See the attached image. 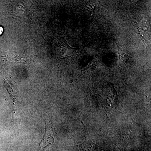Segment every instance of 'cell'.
<instances>
[{"label":"cell","mask_w":151,"mask_h":151,"mask_svg":"<svg viewBox=\"0 0 151 151\" xmlns=\"http://www.w3.org/2000/svg\"><path fill=\"white\" fill-rule=\"evenodd\" d=\"M54 142V139L50 134V131L48 126H45V132L43 138L40 144L38 151H45L49 146L53 144Z\"/></svg>","instance_id":"6da1fadb"},{"label":"cell","mask_w":151,"mask_h":151,"mask_svg":"<svg viewBox=\"0 0 151 151\" xmlns=\"http://www.w3.org/2000/svg\"><path fill=\"white\" fill-rule=\"evenodd\" d=\"M72 151H103L100 148L91 141L84 142L81 145L76 146Z\"/></svg>","instance_id":"7a4b0ae2"},{"label":"cell","mask_w":151,"mask_h":151,"mask_svg":"<svg viewBox=\"0 0 151 151\" xmlns=\"http://www.w3.org/2000/svg\"><path fill=\"white\" fill-rule=\"evenodd\" d=\"M3 32V28L2 27L0 26V35L2 34Z\"/></svg>","instance_id":"3957f363"}]
</instances>
